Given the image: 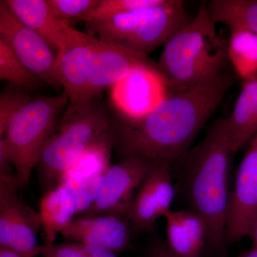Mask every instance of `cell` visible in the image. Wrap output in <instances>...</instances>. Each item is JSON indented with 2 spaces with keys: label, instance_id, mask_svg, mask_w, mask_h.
I'll list each match as a JSON object with an SVG mask.
<instances>
[{
  "label": "cell",
  "instance_id": "cell-7",
  "mask_svg": "<svg viewBox=\"0 0 257 257\" xmlns=\"http://www.w3.org/2000/svg\"><path fill=\"white\" fill-rule=\"evenodd\" d=\"M21 187L17 175H0V246L35 257L40 246L37 236L41 216L23 202L19 193Z\"/></svg>",
  "mask_w": 257,
  "mask_h": 257
},
{
  "label": "cell",
  "instance_id": "cell-1",
  "mask_svg": "<svg viewBox=\"0 0 257 257\" xmlns=\"http://www.w3.org/2000/svg\"><path fill=\"white\" fill-rule=\"evenodd\" d=\"M232 82V77L224 73L205 85L172 93L143 119L115 117V148L123 158L142 157L171 165L189 152Z\"/></svg>",
  "mask_w": 257,
  "mask_h": 257
},
{
  "label": "cell",
  "instance_id": "cell-30",
  "mask_svg": "<svg viewBox=\"0 0 257 257\" xmlns=\"http://www.w3.org/2000/svg\"><path fill=\"white\" fill-rule=\"evenodd\" d=\"M13 167L14 168V166L4 144L0 141V175H16L13 172Z\"/></svg>",
  "mask_w": 257,
  "mask_h": 257
},
{
  "label": "cell",
  "instance_id": "cell-17",
  "mask_svg": "<svg viewBox=\"0 0 257 257\" xmlns=\"http://www.w3.org/2000/svg\"><path fill=\"white\" fill-rule=\"evenodd\" d=\"M12 13L23 25L40 35L57 55L61 44L72 27L56 18L47 0H4Z\"/></svg>",
  "mask_w": 257,
  "mask_h": 257
},
{
  "label": "cell",
  "instance_id": "cell-20",
  "mask_svg": "<svg viewBox=\"0 0 257 257\" xmlns=\"http://www.w3.org/2000/svg\"><path fill=\"white\" fill-rule=\"evenodd\" d=\"M42 228L45 244H54L57 234L74 220L77 213L73 191L59 183L55 188L45 193L40 204Z\"/></svg>",
  "mask_w": 257,
  "mask_h": 257
},
{
  "label": "cell",
  "instance_id": "cell-31",
  "mask_svg": "<svg viewBox=\"0 0 257 257\" xmlns=\"http://www.w3.org/2000/svg\"><path fill=\"white\" fill-rule=\"evenodd\" d=\"M0 257H27L12 248L0 246Z\"/></svg>",
  "mask_w": 257,
  "mask_h": 257
},
{
  "label": "cell",
  "instance_id": "cell-11",
  "mask_svg": "<svg viewBox=\"0 0 257 257\" xmlns=\"http://www.w3.org/2000/svg\"><path fill=\"white\" fill-rule=\"evenodd\" d=\"M257 219V133L238 169L234 188L231 192L226 226V243L249 236Z\"/></svg>",
  "mask_w": 257,
  "mask_h": 257
},
{
  "label": "cell",
  "instance_id": "cell-25",
  "mask_svg": "<svg viewBox=\"0 0 257 257\" xmlns=\"http://www.w3.org/2000/svg\"><path fill=\"white\" fill-rule=\"evenodd\" d=\"M26 89L12 84L0 94V138H4L10 121L32 101Z\"/></svg>",
  "mask_w": 257,
  "mask_h": 257
},
{
  "label": "cell",
  "instance_id": "cell-15",
  "mask_svg": "<svg viewBox=\"0 0 257 257\" xmlns=\"http://www.w3.org/2000/svg\"><path fill=\"white\" fill-rule=\"evenodd\" d=\"M96 37L72 29L57 54V68L69 105L87 101L88 61Z\"/></svg>",
  "mask_w": 257,
  "mask_h": 257
},
{
  "label": "cell",
  "instance_id": "cell-5",
  "mask_svg": "<svg viewBox=\"0 0 257 257\" xmlns=\"http://www.w3.org/2000/svg\"><path fill=\"white\" fill-rule=\"evenodd\" d=\"M182 0H165L162 4L87 23L89 31L102 41L119 43L147 55L165 45L191 21Z\"/></svg>",
  "mask_w": 257,
  "mask_h": 257
},
{
  "label": "cell",
  "instance_id": "cell-9",
  "mask_svg": "<svg viewBox=\"0 0 257 257\" xmlns=\"http://www.w3.org/2000/svg\"><path fill=\"white\" fill-rule=\"evenodd\" d=\"M153 165L138 156L126 157L104 174L100 194L92 207L79 215L84 217L118 215L126 217L134 198Z\"/></svg>",
  "mask_w": 257,
  "mask_h": 257
},
{
  "label": "cell",
  "instance_id": "cell-2",
  "mask_svg": "<svg viewBox=\"0 0 257 257\" xmlns=\"http://www.w3.org/2000/svg\"><path fill=\"white\" fill-rule=\"evenodd\" d=\"M231 157L221 119L213 125L197 147L182 157L185 161L186 186L193 210L207 223L208 243L219 251H224L226 245Z\"/></svg>",
  "mask_w": 257,
  "mask_h": 257
},
{
  "label": "cell",
  "instance_id": "cell-28",
  "mask_svg": "<svg viewBox=\"0 0 257 257\" xmlns=\"http://www.w3.org/2000/svg\"><path fill=\"white\" fill-rule=\"evenodd\" d=\"M104 177V175L100 176L84 182L76 188H70L73 191L75 197L79 216L92 207L99 197L102 188Z\"/></svg>",
  "mask_w": 257,
  "mask_h": 257
},
{
  "label": "cell",
  "instance_id": "cell-27",
  "mask_svg": "<svg viewBox=\"0 0 257 257\" xmlns=\"http://www.w3.org/2000/svg\"><path fill=\"white\" fill-rule=\"evenodd\" d=\"M51 11L56 18L67 21L71 18H78L94 9L98 0H47Z\"/></svg>",
  "mask_w": 257,
  "mask_h": 257
},
{
  "label": "cell",
  "instance_id": "cell-23",
  "mask_svg": "<svg viewBox=\"0 0 257 257\" xmlns=\"http://www.w3.org/2000/svg\"><path fill=\"white\" fill-rule=\"evenodd\" d=\"M0 79L26 89H35L42 81L20 60L9 42L1 36Z\"/></svg>",
  "mask_w": 257,
  "mask_h": 257
},
{
  "label": "cell",
  "instance_id": "cell-19",
  "mask_svg": "<svg viewBox=\"0 0 257 257\" xmlns=\"http://www.w3.org/2000/svg\"><path fill=\"white\" fill-rule=\"evenodd\" d=\"M115 145L112 126L101 134L76 160L59 183L76 188L90 179L104 175L110 165L111 150ZM58 183V184H59Z\"/></svg>",
  "mask_w": 257,
  "mask_h": 257
},
{
  "label": "cell",
  "instance_id": "cell-26",
  "mask_svg": "<svg viewBox=\"0 0 257 257\" xmlns=\"http://www.w3.org/2000/svg\"><path fill=\"white\" fill-rule=\"evenodd\" d=\"M39 255L43 257H119L116 253L92 245L75 242L40 245Z\"/></svg>",
  "mask_w": 257,
  "mask_h": 257
},
{
  "label": "cell",
  "instance_id": "cell-3",
  "mask_svg": "<svg viewBox=\"0 0 257 257\" xmlns=\"http://www.w3.org/2000/svg\"><path fill=\"white\" fill-rule=\"evenodd\" d=\"M207 5L165 45L157 68L171 94L189 90L216 81L224 74L228 42L216 33Z\"/></svg>",
  "mask_w": 257,
  "mask_h": 257
},
{
  "label": "cell",
  "instance_id": "cell-10",
  "mask_svg": "<svg viewBox=\"0 0 257 257\" xmlns=\"http://www.w3.org/2000/svg\"><path fill=\"white\" fill-rule=\"evenodd\" d=\"M0 36L38 78L54 87L62 85L57 55L40 35L23 25L5 2H0Z\"/></svg>",
  "mask_w": 257,
  "mask_h": 257
},
{
  "label": "cell",
  "instance_id": "cell-21",
  "mask_svg": "<svg viewBox=\"0 0 257 257\" xmlns=\"http://www.w3.org/2000/svg\"><path fill=\"white\" fill-rule=\"evenodd\" d=\"M207 8L214 23L224 24L231 32L243 30L257 35L256 0H212Z\"/></svg>",
  "mask_w": 257,
  "mask_h": 257
},
{
  "label": "cell",
  "instance_id": "cell-29",
  "mask_svg": "<svg viewBox=\"0 0 257 257\" xmlns=\"http://www.w3.org/2000/svg\"><path fill=\"white\" fill-rule=\"evenodd\" d=\"M147 257H179L176 256L167 246L166 241L156 240L147 249Z\"/></svg>",
  "mask_w": 257,
  "mask_h": 257
},
{
  "label": "cell",
  "instance_id": "cell-13",
  "mask_svg": "<svg viewBox=\"0 0 257 257\" xmlns=\"http://www.w3.org/2000/svg\"><path fill=\"white\" fill-rule=\"evenodd\" d=\"M142 55L119 43H111L96 37L87 69V99H96L134 68L149 63Z\"/></svg>",
  "mask_w": 257,
  "mask_h": 257
},
{
  "label": "cell",
  "instance_id": "cell-22",
  "mask_svg": "<svg viewBox=\"0 0 257 257\" xmlns=\"http://www.w3.org/2000/svg\"><path fill=\"white\" fill-rule=\"evenodd\" d=\"M228 57L242 81L257 74V35L237 30L231 32L228 41Z\"/></svg>",
  "mask_w": 257,
  "mask_h": 257
},
{
  "label": "cell",
  "instance_id": "cell-12",
  "mask_svg": "<svg viewBox=\"0 0 257 257\" xmlns=\"http://www.w3.org/2000/svg\"><path fill=\"white\" fill-rule=\"evenodd\" d=\"M175 196L170 165L153 162L126 215L134 232H146L153 229L157 219L172 210Z\"/></svg>",
  "mask_w": 257,
  "mask_h": 257
},
{
  "label": "cell",
  "instance_id": "cell-8",
  "mask_svg": "<svg viewBox=\"0 0 257 257\" xmlns=\"http://www.w3.org/2000/svg\"><path fill=\"white\" fill-rule=\"evenodd\" d=\"M171 94L157 65L149 62L132 69L111 88V103L118 116L138 121L151 112Z\"/></svg>",
  "mask_w": 257,
  "mask_h": 257
},
{
  "label": "cell",
  "instance_id": "cell-18",
  "mask_svg": "<svg viewBox=\"0 0 257 257\" xmlns=\"http://www.w3.org/2000/svg\"><path fill=\"white\" fill-rule=\"evenodd\" d=\"M221 122L234 156L257 133V74L242 81L232 112Z\"/></svg>",
  "mask_w": 257,
  "mask_h": 257
},
{
  "label": "cell",
  "instance_id": "cell-32",
  "mask_svg": "<svg viewBox=\"0 0 257 257\" xmlns=\"http://www.w3.org/2000/svg\"><path fill=\"white\" fill-rule=\"evenodd\" d=\"M249 236L253 240V248H257V219L253 224Z\"/></svg>",
  "mask_w": 257,
  "mask_h": 257
},
{
  "label": "cell",
  "instance_id": "cell-14",
  "mask_svg": "<svg viewBox=\"0 0 257 257\" xmlns=\"http://www.w3.org/2000/svg\"><path fill=\"white\" fill-rule=\"evenodd\" d=\"M134 232L131 223L123 216H79L62 230L64 239L114 253L130 246Z\"/></svg>",
  "mask_w": 257,
  "mask_h": 257
},
{
  "label": "cell",
  "instance_id": "cell-16",
  "mask_svg": "<svg viewBox=\"0 0 257 257\" xmlns=\"http://www.w3.org/2000/svg\"><path fill=\"white\" fill-rule=\"evenodd\" d=\"M167 243L176 256L201 257L208 243L207 223L194 210H171L166 214Z\"/></svg>",
  "mask_w": 257,
  "mask_h": 257
},
{
  "label": "cell",
  "instance_id": "cell-6",
  "mask_svg": "<svg viewBox=\"0 0 257 257\" xmlns=\"http://www.w3.org/2000/svg\"><path fill=\"white\" fill-rule=\"evenodd\" d=\"M68 103L69 96L65 92L55 96L38 98L25 106L10 121L0 141L4 144L22 187L28 184L32 171Z\"/></svg>",
  "mask_w": 257,
  "mask_h": 257
},
{
  "label": "cell",
  "instance_id": "cell-33",
  "mask_svg": "<svg viewBox=\"0 0 257 257\" xmlns=\"http://www.w3.org/2000/svg\"><path fill=\"white\" fill-rule=\"evenodd\" d=\"M240 257H257V248H251L249 251L243 253Z\"/></svg>",
  "mask_w": 257,
  "mask_h": 257
},
{
  "label": "cell",
  "instance_id": "cell-4",
  "mask_svg": "<svg viewBox=\"0 0 257 257\" xmlns=\"http://www.w3.org/2000/svg\"><path fill=\"white\" fill-rule=\"evenodd\" d=\"M112 124L110 113L98 98L69 104L36 166L44 194L55 188L86 149Z\"/></svg>",
  "mask_w": 257,
  "mask_h": 257
},
{
  "label": "cell",
  "instance_id": "cell-24",
  "mask_svg": "<svg viewBox=\"0 0 257 257\" xmlns=\"http://www.w3.org/2000/svg\"><path fill=\"white\" fill-rule=\"evenodd\" d=\"M165 0H100L94 9L79 20L87 23L100 21L137 10L153 8Z\"/></svg>",
  "mask_w": 257,
  "mask_h": 257
}]
</instances>
